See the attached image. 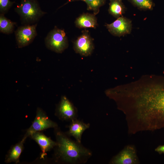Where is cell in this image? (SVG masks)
I'll use <instances>...</instances> for the list:
<instances>
[{
    "mask_svg": "<svg viewBox=\"0 0 164 164\" xmlns=\"http://www.w3.org/2000/svg\"><path fill=\"white\" fill-rule=\"evenodd\" d=\"M135 104L136 120L144 130L164 128V77H157L151 88L139 91Z\"/></svg>",
    "mask_w": 164,
    "mask_h": 164,
    "instance_id": "obj_1",
    "label": "cell"
},
{
    "mask_svg": "<svg viewBox=\"0 0 164 164\" xmlns=\"http://www.w3.org/2000/svg\"><path fill=\"white\" fill-rule=\"evenodd\" d=\"M57 145L55 153L56 161L71 164H84L91 156V150L81 143L74 141L69 136L56 128Z\"/></svg>",
    "mask_w": 164,
    "mask_h": 164,
    "instance_id": "obj_2",
    "label": "cell"
},
{
    "mask_svg": "<svg viewBox=\"0 0 164 164\" xmlns=\"http://www.w3.org/2000/svg\"><path fill=\"white\" fill-rule=\"evenodd\" d=\"M15 9L23 21L27 22L36 21L45 13L36 0H22Z\"/></svg>",
    "mask_w": 164,
    "mask_h": 164,
    "instance_id": "obj_3",
    "label": "cell"
},
{
    "mask_svg": "<svg viewBox=\"0 0 164 164\" xmlns=\"http://www.w3.org/2000/svg\"><path fill=\"white\" fill-rule=\"evenodd\" d=\"M47 47L57 53H61L68 46L66 33L62 29L55 28L48 34L45 40Z\"/></svg>",
    "mask_w": 164,
    "mask_h": 164,
    "instance_id": "obj_4",
    "label": "cell"
},
{
    "mask_svg": "<svg viewBox=\"0 0 164 164\" xmlns=\"http://www.w3.org/2000/svg\"><path fill=\"white\" fill-rule=\"evenodd\" d=\"M57 127L56 123L50 120L42 109L38 108L35 118L24 136L27 138L35 132L50 128H56Z\"/></svg>",
    "mask_w": 164,
    "mask_h": 164,
    "instance_id": "obj_5",
    "label": "cell"
},
{
    "mask_svg": "<svg viewBox=\"0 0 164 164\" xmlns=\"http://www.w3.org/2000/svg\"><path fill=\"white\" fill-rule=\"evenodd\" d=\"M56 114L63 121H69L77 118V111L72 103L65 96H63L57 107Z\"/></svg>",
    "mask_w": 164,
    "mask_h": 164,
    "instance_id": "obj_6",
    "label": "cell"
},
{
    "mask_svg": "<svg viewBox=\"0 0 164 164\" xmlns=\"http://www.w3.org/2000/svg\"><path fill=\"white\" fill-rule=\"evenodd\" d=\"M138 160L135 149L133 146H126L118 154L114 156L110 162L112 164H135Z\"/></svg>",
    "mask_w": 164,
    "mask_h": 164,
    "instance_id": "obj_7",
    "label": "cell"
},
{
    "mask_svg": "<svg viewBox=\"0 0 164 164\" xmlns=\"http://www.w3.org/2000/svg\"><path fill=\"white\" fill-rule=\"evenodd\" d=\"M74 48L76 53L85 56L90 55L94 46L93 40L88 32L85 30L74 43Z\"/></svg>",
    "mask_w": 164,
    "mask_h": 164,
    "instance_id": "obj_8",
    "label": "cell"
},
{
    "mask_svg": "<svg viewBox=\"0 0 164 164\" xmlns=\"http://www.w3.org/2000/svg\"><path fill=\"white\" fill-rule=\"evenodd\" d=\"M106 26L109 32L114 36H120L130 33L132 27L131 21L129 19L121 16Z\"/></svg>",
    "mask_w": 164,
    "mask_h": 164,
    "instance_id": "obj_9",
    "label": "cell"
},
{
    "mask_svg": "<svg viewBox=\"0 0 164 164\" xmlns=\"http://www.w3.org/2000/svg\"><path fill=\"white\" fill-rule=\"evenodd\" d=\"M36 25H29L19 28L15 32L18 46L22 47L29 44L36 35Z\"/></svg>",
    "mask_w": 164,
    "mask_h": 164,
    "instance_id": "obj_10",
    "label": "cell"
},
{
    "mask_svg": "<svg viewBox=\"0 0 164 164\" xmlns=\"http://www.w3.org/2000/svg\"><path fill=\"white\" fill-rule=\"evenodd\" d=\"M89 123H85L77 118L70 122L67 126L68 130L66 133L69 136L74 137L75 140L81 143L82 135L84 132L90 127Z\"/></svg>",
    "mask_w": 164,
    "mask_h": 164,
    "instance_id": "obj_11",
    "label": "cell"
},
{
    "mask_svg": "<svg viewBox=\"0 0 164 164\" xmlns=\"http://www.w3.org/2000/svg\"><path fill=\"white\" fill-rule=\"evenodd\" d=\"M30 136L40 147L42 151L41 157L42 158H44L47 152L56 145V142L53 141L40 132L33 133Z\"/></svg>",
    "mask_w": 164,
    "mask_h": 164,
    "instance_id": "obj_12",
    "label": "cell"
},
{
    "mask_svg": "<svg viewBox=\"0 0 164 164\" xmlns=\"http://www.w3.org/2000/svg\"><path fill=\"white\" fill-rule=\"evenodd\" d=\"M75 23L79 28H95L97 25L95 15L89 13L83 14L77 18Z\"/></svg>",
    "mask_w": 164,
    "mask_h": 164,
    "instance_id": "obj_13",
    "label": "cell"
},
{
    "mask_svg": "<svg viewBox=\"0 0 164 164\" xmlns=\"http://www.w3.org/2000/svg\"><path fill=\"white\" fill-rule=\"evenodd\" d=\"M27 138L24 136L21 141L11 148L5 158V163H17L19 162V158L23 149V145Z\"/></svg>",
    "mask_w": 164,
    "mask_h": 164,
    "instance_id": "obj_14",
    "label": "cell"
},
{
    "mask_svg": "<svg viewBox=\"0 0 164 164\" xmlns=\"http://www.w3.org/2000/svg\"><path fill=\"white\" fill-rule=\"evenodd\" d=\"M108 12L114 17L118 18L122 15L126 8L121 0H110Z\"/></svg>",
    "mask_w": 164,
    "mask_h": 164,
    "instance_id": "obj_15",
    "label": "cell"
},
{
    "mask_svg": "<svg viewBox=\"0 0 164 164\" xmlns=\"http://www.w3.org/2000/svg\"><path fill=\"white\" fill-rule=\"evenodd\" d=\"M79 1L85 2L87 5V9L93 11L95 15L99 12L100 8L106 2V0H69L65 4L70 2Z\"/></svg>",
    "mask_w": 164,
    "mask_h": 164,
    "instance_id": "obj_16",
    "label": "cell"
},
{
    "mask_svg": "<svg viewBox=\"0 0 164 164\" xmlns=\"http://www.w3.org/2000/svg\"><path fill=\"white\" fill-rule=\"evenodd\" d=\"M15 23L5 18L2 14L0 16V30L4 33H9L12 31Z\"/></svg>",
    "mask_w": 164,
    "mask_h": 164,
    "instance_id": "obj_17",
    "label": "cell"
},
{
    "mask_svg": "<svg viewBox=\"0 0 164 164\" xmlns=\"http://www.w3.org/2000/svg\"><path fill=\"white\" fill-rule=\"evenodd\" d=\"M135 6L144 10H152L155 5L152 0H129Z\"/></svg>",
    "mask_w": 164,
    "mask_h": 164,
    "instance_id": "obj_18",
    "label": "cell"
},
{
    "mask_svg": "<svg viewBox=\"0 0 164 164\" xmlns=\"http://www.w3.org/2000/svg\"><path fill=\"white\" fill-rule=\"evenodd\" d=\"M15 2L10 0H0V11L3 13L7 12Z\"/></svg>",
    "mask_w": 164,
    "mask_h": 164,
    "instance_id": "obj_19",
    "label": "cell"
},
{
    "mask_svg": "<svg viewBox=\"0 0 164 164\" xmlns=\"http://www.w3.org/2000/svg\"><path fill=\"white\" fill-rule=\"evenodd\" d=\"M155 151L160 154L164 153V145L159 146L155 149Z\"/></svg>",
    "mask_w": 164,
    "mask_h": 164,
    "instance_id": "obj_20",
    "label": "cell"
},
{
    "mask_svg": "<svg viewBox=\"0 0 164 164\" xmlns=\"http://www.w3.org/2000/svg\"><path fill=\"white\" fill-rule=\"evenodd\" d=\"M124 95L122 97V102H123V97H124ZM123 105V104H122ZM121 110L122 111H123V106H121Z\"/></svg>",
    "mask_w": 164,
    "mask_h": 164,
    "instance_id": "obj_21",
    "label": "cell"
}]
</instances>
